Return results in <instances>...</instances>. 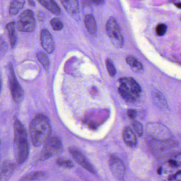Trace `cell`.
<instances>
[{
    "mask_svg": "<svg viewBox=\"0 0 181 181\" xmlns=\"http://www.w3.org/2000/svg\"><path fill=\"white\" fill-rule=\"evenodd\" d=\"M127 114L128 117L131 119H134L137 117V112L136 110H133V109H129L127 111Z\"/></svg>",
    "mask_w": 181,
    "mask_h": 181,
    "instance_id": "obj_26",
    "label": "cell"
},
{
    "mask_svg": "<svg viewBox=\"0 0 181 181\" xmlns=\"http://www.w3.org/2000/svg\"><path fill=\"white\" fill-rule=\"evenodd\" d=\"M88 2H90L92 4L95 5H99L103 4L104 2V0H87Z\"/></svg>",
    "mask_w": 181,
    "mask_h": 181,
    "instance_id": "obj_27",
    "label": "cell"
},
{
    "mask_svg": "<svg viewBox=\"0 0 181 181\" xmlns=\"http://www.w3.org/2000/svg\"><path fill=\"white\" fill-rule=\"evenodd\" d=\"M52 27L55 31H60L63 29V24L58 18H54L50 22Z\"/></svg>",
    "mask_w": 181,
    "mask_h": 181,
    "instance_id": "obj_21",
    "label": "cell"
},
{
    "mask_svg": "<svg viewBox=\"0 0 181 181\" xmlns=\"http://www.w3.org/2000/svg\"><path fill=\"white\" fill-rule=\"evenodd\" d=\"M85 24L88 31L91 34H95L97 28L96 20L91 14H88L85 17Z\"/></svg>",
    "mask_w": 181,
    "mask_h": 181,
    "instance_id": "obj_15",
    "label": "cell"
},
{
    "mask_svg": "<svg viewBox=\"0 0 181 181\" xmlns=\"http://www.w3.org/2000/svg\"><path fill=\"white\" fill-rule=\"evenodd\" d=\"M36 27V21L32 11L27 10L21 14L17 24V28L21 32H33Z\"/></svg>",
    "mask_w": 181,
    "mask_h": 181,
    "instance_id": "obj_7",
    "label": "cell"
},
{
    "mask_svg": "<svg viewBox=\"0 0 181 181\" xmlns=\"http://www.w3.org/2000/svg\"><path fill=\"white\" fill-rule=\"evenodd\" d=\"M132 125L134 130L135 131V132H136V134L139 136L141 137L143 134V128H142L141 124L138 121H134L132 124Z\"/></svg>",
    "mask_w": 181,
    "mask_h": 181,
    "instance_id": "obj_25",
    "label": "cell"
},
{
    "mask_svg": "<svg viewBox=\"0 0 181 181\" xmlns=\"http://www.w3.org/2000/svg\"><path fill=\"white\" fill-rule=\"evenodd\" d=\"M106 68L108 73L111 77H114L116 75V71L113 62L111 59L108 58L106 61Z\"/></svg>",
    "mask_w": 181,
    "mask_h": 181,
    "instance_id": "obj_22",
    "label": "cell"
},
{
    "mask_svg": "<svg viewBox=\"0 0 181 181\" xmlns=\"http://www.w3.org/2000/svg\"><path fill=\"white\" fill-rule=\"evenodd\" d=\"M154 98L155 100V101L157 104H158L161 106H165L166 104V100H165L164 97L162 96V95L159 92H156L155 94H154Z\"/></svg>",
    "mask_w": 181,
    "mask_h": 181,
    "instance_id": "obj_24",
    "label": "cell"
},
{
    "mask_svg": "<svg viewBox=\"0 0 181 181\" xmlns=\"http://www.w3.org/2000/svg\"><path fill=\"white\" fill-rule=\"evenodd\" d=\"M109 165L112 172L114 176L122 178L125 173V168L121 160L115 156H111L109 159Z\"/></svg>",
    "mask_w": 181,
    "mask_h": 181,
    "instance_id": "obj_9",
    "label": "cell"
},
{
    "mask_svg": "<svg viewBox=\"0 0 181 181\" xmlns=\"http://www.w3.org/2000/svg\"><path fill=\"white\" fill-rule=\"evenodd\" d=\"M38 19L41 20H43L44 19V14L41 13H39L38 14Z\"/></svg>",
    "mask_w": 181,
    "mask_h": 181,
    "instance_id": "obj_30",
    "label": "cell"
},
{
    "mask_svg": "<svg viewBox=\"0 0 181 181\" xmlns=\"http://www.w3.org/2000/svg\"><path fill=\"white\" fill-rule=\"evenodd\" d=\"M123 138L125 143L129 147H134L137 145V137L130 127L125 128L123 132Z\"/></svg>",
    "mask_w": 181,
    "mask_h": 181,
    "instance_id": "obj_12",
    "label": "cell"
},
{
    "mask_svg": "<svg viewBox=\"0 0 181 181\" xmlns=\"http://www.w3.org/2000/svg\"><path fill=\"white\" fill-rule=\"evenodd\" d=\"M65 10L71 15H75L79 11L78 0H60Z\"/></svg>",
    "mask_w": 181,
    "mask_h": 181,
    "instance_id": "obj_13",
    "label": "cell"
},
{
    "mask_svg": "<svg viewBox=\"0 0 181 181\" xmlns=\"http://www.w3.org/2000/svg\"><path fill=\"white\" fill-rule=\"evenodd\" d=\"M69 152L75 162L78 163L80 165L82 168L89 171L90 173L93 174L95 173L96 171L94 169V167L80 150H79L77 148L72 147L69 148Z\"/></svg>",
    "mask_w": 181,
    "mask_h": 181,
    "instance_id": "obj_8",
    "label": "cell"
},
{
    "mask_svg": "<svg viewBox=\"0 0 181 181\" xmlns=\"http://www.w3.org/2000/svg\"><path fill=\"white\" fill-rule=\"evenodd\" d=\"M37 58L45 70L48 71L50 67V61L47 55L44 53L39 51L37 53Z\"/></svg>",
    "mask_w": 181,
    "mask_h": 181,
    "instance_id": "obj_19",
    "label": "cell"
},
{
    "mask_svg": "<svg viewBox=\"0 0 181 181\" xmlns=\"http://www.w3.org/2000/svg\"><path fill=\"white\" fill-rule=\"evenodd\" d=\"M57 164L58 166L64 168H72L74 166L72 161L65 157L58 158L57 160Z\"/></svg>",
    "mask_w": 181,
    "mask_h": 181,
    "instance_id": "obj_20",
    "label": "cell"
},
{
    "mask_svg": "<svg viewBox=\"0 0 181 181\" xmlns=\"http://www.w3.org/2000/svg\"><path fill=\"white\" fill-rule=\"evenodd\" d=\"M5 42L4 41L3 39L0 38V52L3 51L5 48Z\"/></svg>",
    "mask_w": 181,
    "mask_h": 181,
    "instance_id": "obj_28",
    "label": "cell"
},
{
    "mask_svg": "<svg viewBox=\"0 0 181 181\" xmlns=\"http://www.w3.org/2000/svg\"><path fill=\"white\" fill-rule=\"evenodd\" d=\"M63 151V146L60 139L57 137L49 138L44 143L40 159L45 161L51 157L61 154Z\"/></svg>",
    "mask_w": 181,
    "mask_h": 181,
    "instance_id": "obj_4",
    "label": "cell"
},
{
    "mask_svg": "<svg viewBox=\"0 0 181 181\" xmlns=\"http://www.w3.org/2000/svg\"><path fill=\"white\" fill-rule=\"evenodd\" d=\"M120 87L118 92L127 102H134L141 92V88L135 80L132 77H122L119 80Z\"/></svg>",
    "mask_w": 181,
    "mask_h": 181,
    "instance_id": "obj_3",
    "label": "cell"
},
{
    "mask_svg": "<svg viewBox=\"0 0 181 181\" xmlns=\"http://www.w3.org/2000/svg\"><path fill=\"white\" fill-rule=\"evenodd\" d=\"M38 1L47 9L49 11L55 15H60L61 10L60 7L55 2L54 0H38Z\"/></svg>",
    "mask_w": 181,
    "mask_h": 181,
    "instance_id": "obj_14",
    "label": "cell"
},
{
    "mask_svg": "<svg viewBox=\"0 0 181 181\" xmlns=\"http://www.w3.org/2000/svg\"><path fill=\"white\" fill-rule=\"evenodd\" d=\"M41 46L46 53L51 54L54 50L55 44L53 37L47 30L44 29L41 32Z\"/></svg>",
    "mask_w": 181,
    "mask_h": 181,
    "instance_id": "obj_10",
    "label": "cell"
},
{
    "mask_svg": "<svg viewBox=\"0 0 181 181\" xmlns=\"http://www.w3.org/2000/svg\"><path fill=\"white\" fill-rule=\"evenodd\" d=\"M162 168H159V169H158V174H161V173H162Z\"/></svg>",
    "mask_w": 181,
    "mask_h": 181,
    "instance_id": "obj_33",
    "label": "cell"
},
{
    "mask_svg": "<svg viewBox=\"0 0 181 181\" xmlns=\"http://www.w3.org/2000/svg\"><path fill=\"white\" fill-rule=\"evenodd\" d=\"M14 132L15 158L18 163L20 164L27 159L29 147L27 131L24 126L17 119L14 123Z\"/></svg>",
    "mask_w": 181,
    "mask_h": 181,
    "instance_id": "obj_2",
    "label": "cell"
},
{
    "mask_svg": "<svg viewBox=\"0 0 181 181\" xmlns=\"http://www.w3.org/2000/svg\"><path fill=\"white\" fill-rule=\"evenodd\" d=\"M52 129L50 120L43 114H38L31 120L29 133L33 145L39 147L50 138Z\"/></svg>",
    "mask_w": 181,
    "mask_h": 181,
    "instance_id": "obj_1",
    "label": "cell"
},
{
    "mask_svg": "<svg viewBox=\"0 0 181 181\" xmlns=\"http://www.w3.org/2000/svg\"><path fill=\"white\" fill-rule=\"evenodd\" d=\"M28 3H29V5H30L31 6H33V7H34L35 4V2L34 1V0H28Z\"/></svg>",
    "mask_w": 181,
    "mask_h": 181,
    "instance_id": "obj_31",
    "label": "cell"
},
{
    "mask_svg": "<svg viewBox=\"0 0 181 181\" xmlns=\"http://www.w3.org/2000/svg\"><path fill=\"white\" fill-rule=\"evenodd\" d=\"M25 0H12L9 8V13L11 15L17 14L24 7Z\"/></svg>",
    "mask_w": 181,
    "mask_h": 181,
    "instance_id": "obj_16",
    "label": "cell"
},
{
    "mask_svg": "<svg viewBox=\"0 0 181 181\" xmlns=\"http://www.w3.org/2000/svg\"><path fill=\"white\" fill-rule=\"evenodd\" d=\"M106 30L112 44L116 47L121 48L124 44V39L120 26L114 17H111L108 19L106 23Z\"/></svg>",
    "mask_w": 181,
    "mask_h": 181,
    "instance_id": "obj_5",
    "label": "cell"
},
{
    "mask_svg": "<svg viewBox=\"0 0 181 181\" xmlns=\"http://www.w3.org/2000/svg\"><path fill=\"white\" fill-rule=\"evenodd\" d=\"M14 165L10 161H4L0 168V181H8L12 175Z\"/></svg>",
    "mask_w": 181,
    "mask_h": 181,
    "instance_id": "obj_11",
    "label": "cell"
},
{
    "mask_svg": "<svg viewBox=\"0 0 181 181\" xmlns=\"http://www.w3.org/2000/svg\"><path fill=\"white\" fill-rule=\"evenodd\" d=\"M8 76L12 98L15 103H20L24 97V92L17 80L13 66L11 63L8 65Z\"/></svg>",
    "mask_w": 181,
    "mask_h": 181,
    "instance_id": "obj_6",
    "label": "cell"
},
{
    "mask_svg": "<svg viewBox=\"0 0 181 181\" xmlns=\"http://www.w3.org/2000/svg\"><path fill=\"white\" fill-rule=\"evenodd\" d=\"M15 27V23L14 22H11L9 24H7V27H6L8 30V35H9L11 46L12 48H14L15 46L17 43V40Z\"/></svg>",
    "mask_w": 181,
    "mask_h": 181,
    "instance_id": "obj_17",
    "label": "cell"
},
{
    "mask_svg": "<svg viewBox=\"0 0 181 181\" xmlns=\"http://www.w3.org/2000/svg\"><path fill=\"white\" fill-rule=\"evenodd\" d=\"M1 88H2V82H1V76H0V92H1Z\"/></svg>",
    "mask_w": 181,
    "mask_h": 181,
    "instance_id": "obj_32",
    "label": "cell"
},
{
    "mask_svg": "<svg viewBox=\"0 0 181 181\" xmlns=\"http://www.w3.org/2000/svg\"><path fill=\"white\" fill-rule=\"evenodd\" d=\"M167 30V26L164 24H160L157 25L156 27V33L157 36H164Z\"/></svg>",
    "mask_w": 181,
    "mask_h": 181,
    "instance_id": "obj_23",
    "label": "cell"
},
{
    "mask_svg": "<svg viewBox=\"0 0 181 181\" xmlns=\"http://www.w3.org/2000/svg\"><path fill=\"white\" fill-rule=\"evenodd\" d=\"M0 144H1V141H0Z\"/></svg>",
    "mask_w": 181,
    "mask_h": 181,
    "instance_id": "obj_34",
    "label": "cell"
},
{
    "mask_svg": "<svg viewBox=\"0 0 181 181\" xmlns=\"http://www.w3.org/2000/svg\"><path fill=\"white\" fill-rule=\"evenodd\" d=\"M169 164H170L171 165H172V166H178V162H176V161H174V160H169Z\"/></svg>",
    "mask_w": 181,
    "mask_h": 181,
    "instance_id": "obj_29",
    "label": "cell"
},
{
    "mask_svg": "<svg viewBox=\"0 0 181 181\" xmlns=\"http://www.w3.org/2000/svg\"><path fill=\"white\" fill-rule=\"evenodd\" d=\"M126 61L128 64L135 71H140L142 70L143 68L142 65L134 56H129L127 57Z\"/></svg>",
    "mask_w": 181,
    "mask_h": 181,
    "instance_id": "obj_18",
    "label": "cell"
}]
</instances>
